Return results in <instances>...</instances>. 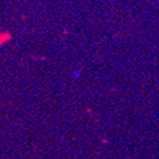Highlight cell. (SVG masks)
<instances>
[{"mask_svg": "<svg viewBox=\"0 0 159 159\" xmlns=\"http://www.w3.org/2000/svg\"><path fill=\"white\" fill-rule=\"evenodd\" d=\"M8 40H10V34H8V32H0V46L5 45Z\"/></svg>", "mask_w": 159, "mask_h": 159, "instance_id": "cell-1", "label": "cell"}, {"mask_svg": "<svg viewBox=\"0 0 159 159\" xmlns=\"http://www.w3.org/2000/svg\"><path fill=\"white\" fill-rule=\"evenodd\" d=\"M74 76H75V77H79L80 72L79 71H74Z\"/></svg>", "mask_w": 159, "mask_h": 159, "instance_id": "cell-2", "label": "cell"}]
</instances>
